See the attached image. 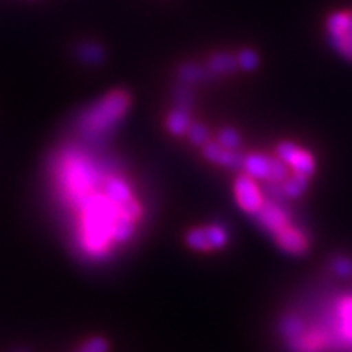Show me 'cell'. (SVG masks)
Segmentation results:
<instances>
[{"label":"cell","instance_id":"16","mask_svg":"<svg viewBox=\"0 0 352 352\" xmlns=\"http://www.w3.org/2000/svg\"><path fill=\"white\" fill-rule=\"evenodd\" d=\"M235 58H236L238 68H241L242 71H247V72H252L254 69H257L258 65H260L258 54L252 49L239 50V53L236 54Z\"/></svg>","mask_w":352,"mask_h":352},{"label":"cell","instance_id":"20","mask_svg":"<svg viewBox=\"0 0 352 352\" xmlns=\"http://www.w3.org/2000/svg\"><path fill=\"white\" fill-rule=\"evenodd\" d=\"M109 345L103 338H93L80 348L78 352H107Z\"/></svg>","mask_w":352,"mask_h":352},{"label":"cell","instance_id":"11","mask_svg":"<svg viewBox=\"0 0 352 352\" xmlns=\"http://www.w3.org/2000/svg\"><path fill=\"white\" fill-rule=\"evenodd\" d=\"M190 125H191L190 109L175 106V109L172 112H169L166 118V128L172 135H176V137L185 135Z\"/></svg>","mask_w":352,"mask_h":352},{"label":"cell","instance_id":"1","mask_svg":"<svg viewBox=\"0 0 352 352\" xmlns=\"http://www.w3.org/2000/svg\"><path fill=\"white\" fill-rule=\"evenodd\" d=\"M53 175L69 214L72 245L84 260L106 261L134 241L144 206L126 176L74 147L62 151Z\"/></svg>","mask_w":352,"mask_h":352},{"label":"cell","instance_id":"6","mask_svg":"<svg viewBox=\"0 0 352 352\" xmlns=\"http://www.w3.org/2000/svg\"><path fill=\"white\" fill-rule=\"evenodd\" d=\"M234 194L236 204L251 216H256L266 201V195L257 185L256 179L247 173L239 175L235 179Z\"/></svg>","mask_w":352,"mask_h":352},{"label":"cell","instance_id":"5","mask_svg":"<svg viewBox=\"0 0 352 352\" xmlns=\"http://www.w3.org/2000/svg\"><path fill=\"white\" fill-rule=\"evenodd\" d=\"M276 156L292 170V173L310 178L316 172V159L313 154L296 146L292 141H282L276 147Z\"/></svg>","mask_w":352,"mask_h":352},{"label":"cell","instance_id":"2","mask_svg":"<svg viewBox=\"0 0 352 352\" xmlns=\"http://www.w3.org/2000/svg\"><path fill=\"white\" fill-rule=\"evenodd\" d=\"M131 97L125 90H112L87 107L76 120V128L87 141L107 137L128 113Z\"/></svg>","mask_w":352,"mask_h":352},{"label":"cell","instance_id":"12","mask_svg":"<svg viewBox=\"0 0 352 352\" xmlns=\"http://www.w3.org/2000/svg\"><path fill=\"white\" fill-rule=\"evenodd\" d=\"M176 76L181 84H197V82H203L210 78V72L207 71L206 66H200L198 63H184L178 68V72H176Z\"/></svg>","mask_w":352,"mask_h":352},{"label":"cell","instance_id":"15","mask_svg":"<svg viewBox=\"0 0 352 352\" xmlns=\"http://www.w3.org/2000/svg\"><path fill=\"white\" fill-rule=\"evenodd\" d=\"M204 234L208 242V247L210 251L214 250H222L228 244V232L223 226L220 225H210L204 228Z\"/></svg>","mask_w":352,"mask_h":352},{"label":"cell","instance_id":"13","mask_svg":"<svg viewBox=\"0 0 352 352\" xmlns=\"http://www.w3.org/2000/svg\"><path fill=\"white\" fill-rule=\"evenodd\" d=\"M76 56H78V59L82 63L96 66V65H100L104 60L106 52L98 43L84 41L82 44H80L78 49H76Z\"/></svg>","mask_w":352,"mask_h":352},{"label":"cell","instance_id":"18","mask_svg":"<svg viewBox=\"0 0 352 352\" xmlns=\"http://www.w3.org/2000/svg\"><path fill=\"white\" fill-rule=\"evenodd\" d=\"M217 142L228 150H236L241 146V137L232 128H225L219 132Z\"/></svg>","mask_w":352,"mask_h":352},{"label":"cell","instance_id":"9","mask_svg":"<svg viewBox=\"0 0 352 352\" xmlns=\"http://www.w3.org/2000/svg\"><path fill=\"white\" fill-rule=\"evenodd\" d=\"M335 329L339 338L345 342H352V296H344L335 308Z\"/></svg>","mask_w":352,"mask_h":352},{"label":"cell","instance_id":"19","mask_svg":"<svg viewBox=\"0 0 352 352\" xmlns=\"http://www.w3.org/2000/svg\"><path fill=\"white\" fill-rule=\"evenodd\" d=\"M175 102L178 107H185L190 109L192 104V93L190 85L186 84H179L178 88L175 91Z\"/></svg>","mask_w":352,"mask_h":352},{"label":"cell","instance_id":"10","mask_svg":"<svg viewBox=\"0 0 352 352\" xmlns=\"http://www.w3.org/2000/svg\"><path fill=\"white\" fill-rule=\"evenodd\" d=\"M206 68L210 72L212 76H223L234 74L235 69L238 68L236 58L228 52H217L212 54L210 59H208Z\"/></svg>","mask_w":352,"mask_h":352},{"label":"cell","instance_id":"8","mask_svg":"<svg viewBox=\"0 0 352 352\" xmlns=\"http://www.w3.org/2000/svg\"><path fill=\"white\" fill-rule=\"evenodd\" d=\"M203 156L212 163L219 164V166H225V168H235L242 164V159L244 156H241L235 150H228L219 144L217 141H207L203 146Z\"/></svg>","mask_w":352,"mask_h":352},{"label":"cell","instance_id":"7","mask_svg":"<svg viewBox=\"0 0 352 352\" xmlns=\"http://www.w3.org/2000/svg\"><path fill=\"white\" fill-rule=\"evenodd\" d=\"M260 226L269 232L273 238L278 236L286 228L294 225L291 214L282 207L280 201L273 200V198H267L264 201L263 207L258 210V213L254 216Z\"/></svg>","mask_w":352,"mask_h":352},{"label":"cell","instance_id":"21","mask_svg":"<svg viewBox=\"0 0 352 352\" xmlns=\"http://www.w3.org/2000/svg\"><path fill=\"white\" fill-rule=\"evenodd\" d=\"M335 270L339 274H348V273H351V264L346 260H340L335 264Z\"/></svg>","mask_w":352,"mask_h":352},{"label":"cell","instance_id":"4","mask_svg":"<svg viewBox=\"0 0 352 352\" xmlns=\"http://www.w3.org/2000/svg\"><path fill=\"white\" fill-rule=\"evenodd\" d=\"M327 40L340 58L352 62V10H338L326 21Z\"/></svg>","mask_w":352,"mask_h":352},{"label":"cell","instance_id":"17","mask_svg":"<svg viewBox=\"0 0 352 352\" xmlns=\"http://www.w3.org/2000/svg\"><path fill=\"white\" fill-rule=\"evenodd\" d=\"M191 144L197 147H203L207 141H210V132H208L207 126L200 122H191L188 131H186Z\"/></svg>","mask_w":352,"mask_h":352},{"label":"cell","instance_id":"14","mask_svg":"<svg viewBox=\"0 0 352 352\" xmlns=\"http://www.w3.org/2000/svg\"><path fill=\"white\" fill-rule=\"evenodd\" d=\"M307 186H308L307 176L291 173L288 178L280 184V191L283 198H298L305 192Z\"/></svg>","mask_w":352,"mask_h":352},{"label":"cell","instance_id":"3","mask_svg":"<svg viewBox=\"0 0 352 352\" xmlns=\"http://www.w3.org/2000/svg\"><path fill=\"white\" fill-rule=\"evenodd\" d=\"M241 166L244 168L245 173L250 175L251 178H254L256 181H266L272 185L280 186V184L289 176L288 166L278 156L270 157L266 154L252 153L242 159Z\"/></svg>","mask_w":352,"mask_h":352}]
</instances>
